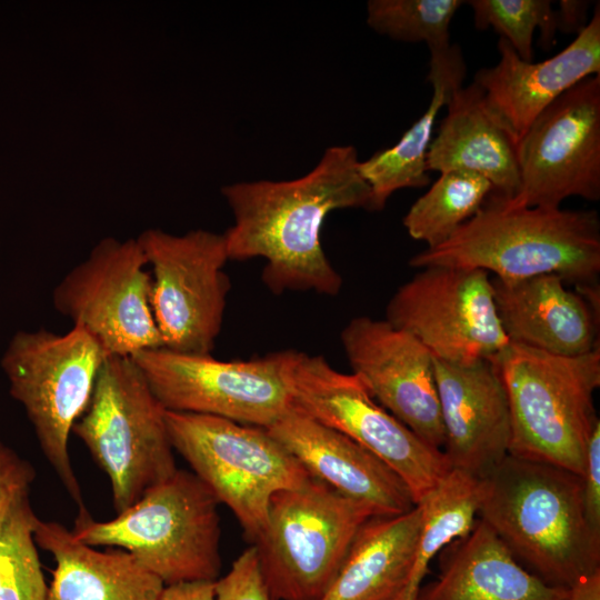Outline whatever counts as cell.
Instances as JSON below:
<instances>
[{
	"label": "cell",
	"mask_w": 600,
	"mask_h": 600,
	"mask_svg": "<svg viewBox=\"0 0 600 600\" xmlns=\"http://www.w3.org/2000/svg\"><path fill=\"white\" fill-rule=\"evenodd\" d=\"M447 114L427 153L428 171L476 172L493 193L513 198L519 190L517 143L488 107L474 82L458 88L447 103Z\"/></svg>",
	"instance_id": "22"
},
{
	"label": "cell",
	"mask_w": 600,
	"mask_h": 600,
	"mask_svg": "<svg viewBox=\"0 0 600 600\" xmlns=\"http://www.w3.org/2000/svg\"><path fill=\"white\" fill-rule=\"evenodd\" d=\"M409 266L477 269L502 281L552 273L576 289L598 284L599 214L518 206L491 192L447 241L418 252Z\"/></svg>",
	"instance_id": "2"
},
{
	"label": "cell",
	"mask_w": 600,
	"mask_h": 600,
	"mask_svg": "<svg viewBox=\"0 0 600 600\" xmlns=\"http://www.w3.org/2000/svg\"><path fill=\"white\" fill-rule=\"evenodd\" d=\"M159 600H216L214 581L164 584Z\"/></svg>",
	"instance_id": "35"
},
{
	"label": "cell",
	"mask_w": 600,
	"mask_h": 600,
	"mask_svg": "<svg viewBox=\"0 0 600 600\" xmlns=\"http://www.w3.org/2000/svg\"><path fill=\"white\" fill-rule=\"evenodd\" d=\"M500 59L479 69L473 81L498 120L519 143L536 118L581 80L600 74V6L586 28L562 51L540 62L522 60L503 39Z\"/></svg>",
	"instance_id": "18"
},
{
	"label": "cell",
	"mask_w": 600,
	"mask_h": 600,
	"mask_svg": "<svg viewBox=\"0 0 600 600\" xmlns=\"http://www.w3.org/2000/svg\"><path fill=\"white\" fill-rule=\"evenodd\" d=\"M444 430V452L452 469L487 476L508 453L511 421L508 398L493 359L460 364L434 359Z\"/></svg>",
	"instance_id": "17"
},
{
	"label": "cell",
	"mask_w": 600,
	"mask_h": 600,
	"mask_svg": "<svg viewBox=\"0 0 600 600\" xmlns=\"http://www.w3.org/2000/svg\"><path fill=\"white\" fill-rule=\"evenodd\" d=\"M32 506H0V600H46Z\"/></svg>",
	"instance_id": "28"
},
{
	"label": "cell",
	"mask_w": 600,
	"mask_h": 600,
	"mask_svg": "<svg viewBox=\"0 0 600 600\" xmlns=\"http://www.w3.org/2000/svg\"><path fill=\"white\" fill-rule=\"evenodd\" d=\"M498 316L511 343L574 357L599 346V316L558 274L492 279Z\"/></svg>",
	"instance_id": "20"
},
{
	"label": "cell",
	"mask_w": 600,
	"mask_h": 600,
	"mask_svg": "<svg viewBox=\"0 0 600 600\" xmlns=\"http://www.w3.org/2000/svg\"><path fill=\"white\" fill-rule=\"evenodd\" d=\"M524 207L559 208L569 197L600 199V74L562 93L532 122L517 146Z\"/></svg>",
	"instance_id": "15"
},
{
	"label": "cell",
	"mask_w": 600,
	"mask_h": 600,
	"mask_svg": "<svg viewBox=\"0 0 600 600\" xmlns=\"http://www.w3.org/2000/svg\"><path fill=\"white\" fill-rule=\"evenodd\" d=\"M359 162L353 146H332L300 178L222 187L233 214V224L223 233L229 260L264 259L262 281L276 294H338L342 278L323 251L321 228L334 210L372 211L371 189Z\"/></svg>",
	"instance_id": "1"
},
{
	"label": "cell",
	"mask_w": 600,
	"mask_h": 600,
	"mask_svg": "<svg viewBox=\"0 0 600 600\" xmlns=\"http://www.w3.org/2000/svg\"><path fill=\"white\" fill-rule=\"evenodd\" d=\"M310 473L374 517H392L416 504L404 482L378 457L346 434L292 407L267 428Z\"/></svg>",
	"instance_id": "19"
},
{
	"label": "cell",
	"mask_w": 600,
	"mask_h": 600,
	"mask_svg": "<svg viewBox=\"0 0 600 600\" xmlns=\"http://www.w3.org/2000/svg\"><path fill=\"white\" fill-rule=\"evenodd\" d=\"M36 478L32 464L0 440V506L28 507Z\"/></svg>",
	"instance_id": "32"
},
{
	"label": "cell",
	"mask_w": 600,
	"mask_h": 600,
	"mask_svg": "<svg viewBox=\"0 0 600 600\" xmlns=\"http://www.w3.org/2000/svg\"><path fill=\"white\" fill-rule=\"evenodd\" d=\"M511 421L509 454L582 476L588 441L599 422L600 348L574 357L509 343L493 358Z\"/></svg>",
	"instance_id": "4"
},
{
	"label": "cell",
	"mask_w": 600,
	"mask_h": 600,
	"mask_svg": "<svg viewBox=\"0 0 600 600\" xmlns=\"http://www.w3.org/2000/svg\"><path fill=\"white\" fill-rule=\"evenodd\" d=\"M371 517L367 506L316 478L276 493L267 524L253 541L272 598L319 600Z\"/></svg>",
	"instance_id": "9"
},
{
	"label": "cell",
	"mask_w": 600,
	"mask_h": 600,
	"mask_svg": "<svg viewBox=\"0 0 600 600\" xmlns=\"http://www.w3.org/2000/svg\"><path fill=\"white\" fill-rule=\"evenodd\" d=\"M421 517L416 504L399 516L368 519L319 600H397L408 579Z\"/></svg>",
	"instance_id": "24"
},
{
	"label": "cell",
	"mask_w": 600,
	"mask_h": 600,
	"mask_svg": "<svg viewBox=\"0 0 600 600\" xmlns=\"http://www.w3.org/2000/svg\"><path fill=\"white\" fill-rule=\"evenodd\" d=\"M569 589L547 584L520 564L491 528L478 519L440 553V573L417 600H567Z\"/></svg>",
	"instance_id": "21"
},
{
	"label": "cell",
	"mask_w": 600,
	"mask_h": 600,
	"mask_svg": "<svg viewBox=\"0 0 600 600\" xmlns=\"http://www.w3.org/2000/svg\"><path fill=\"white\" fill-rule=\"evenodd\" d=\"M137 240L151 266V307L163 347L210 354L222 327L230 280L223 233L142 231Z\"/></svg>",
	"instance_id": "12"
},
{
	"label": "cell",
	"mask_w": 600,
	"mask_h": 600,
	"mask_svg": "<svg viewBox=\"0 0 600 600\" xmlns=\"http://www.w3.org/2000/svg\"><path fill=\"white\" fill-rule=\"evenodd\" d=\"M352 373L374 400L424 442L442 450L444 430L434 358L386 319L352 318L340 333Z\"/></svg>",
	"instance_id": "16"
},
{
	"label": "cell",
	"mask_w": 600,
	"mask_h": 600,
	"mask_svg": "<svg viewBox=\"0 0 600 600\" xmlns=\"http://www.w3.org/2000/svg\"><path fill=\"white\" fill-rule=\"evenodd\" d=\"M386 320L437 360L467 364L493 359L510 343L492 279L477 269L427 267L390 298Z\"/></svg>",
	"instance_id": "14"
},
{
	"label": "cell",
	"mask_w": 600,
	"mask_h": 600,
	"mask_svg": "<svg viewBox=\"0 0 600 600\" xmlns=\"http://www.w3.org/2000/svg\"><path fill=\"white\" fill-rule=\"evenodd\" d=\"M290 378L293 406L383 461L404 482L414 504L452 469L442 450L379 404L357 374L336 370L321 356L294 351Z\"/></svg>",
	"instance_id": "11"
},
{
	"label": "cell",
	"mask_w": 600,
	"mask_h": 600,
	"mask_svg": "<svg viewBox=\"0 0 600 600\" xmlns=\"http://www.w3.org/2000/svg\"><path fill=\"white\" fill-rule=\"evenodd\" d=\"M147 264L137 238H103L56 286L53 307L90 332L108 357L163 347Z\"/></svg>",
	"instance_id": "13"
},
{
	"label": "cell",
	"mask_w": 600,
	"mask_h": 600,
	"mask_svg": "<svg viewBox=\"0 0 600 600\" xmlns=\"http://www.w3.org/2000/svg\"><path fill=\"white\" fill-rule=\"evenodd\" d=\"M294 351L223 361L164 347L131 356L166 411L269 428L293 407Z\"/></svg>",
	"instance_id": "10"
},
{
	"label": "cell",
	"mask_w": 600,
	"mask_h": 600,
	"mask_svg": "<svg viewBox=\"0 0 600 600\" xmlns=\"http://www.w3.org/2000/svg\"><path fill=\"white\" fill-rule=\"evenodd\" d=\"M34 538L54 560L46 600H159L164 583L122 549L98 550L51 520H38Z\"/></svg>",
	"instance_id": "23"
},
{
	"label": "cell",
	"mask_w": 600,
	"mask_h": 600,
	"mask_svg": "<svg viewBox=\"0 0 600 600\" xmlns=\"http://www.w3.org/2000/svg\"><path fill=\"white\" fill-rule=\"evenodd\" d=\"M216 600H274L263 579L257 549H246L214 581Z\"/></svg>",
	"instance_id": "31"
},
{
	"label": "cell",
	"mask_w": 600,
	"mask_h": 600,
	"mask_svg": "<svg viewBox=\"0 0 600 600\" xmlns=\"http://www.w3.org/2000/svg\"><path fill=\"white\" fill-rule=\"evenodd\" d=\"M107 358L90 332L72 326L64 333L20 330L0 361L11 397L23 407L44 458L78 511L87 508L71 464L69 438Z\"/></svg>",
	"instance_id": "6"
},
{
	"label": "cell",
	"mask_w": 600,
	"mask_h": 600,
	"mask_svg": "<svg viewBox=\"0 0 600 600\" xmlns=\"http://www.w3.org/2000/svg\"><path fill=\"white\" fill-rule=\"evenodd\" d=\"M479 519L516 560L547 584L569 589L600 570L582 479L563 468L507 454L481 478Z\"/></svg>",
	"instance_id": "3"
},
{
	"label": "cell",
	"mask_w": 600,
	"mask_h": 600,
	"mask_svg": "<svg viewBox=\"0 0 600 600\" xmlns=\"http://www.w3.org/2000/svg\"><path fill=\"white\" fill-rule=\"evenodd\" d=\"M590 2L584 0H560L556 11L557 31L580 33L588 24Z\"/></svg>",
	"instance_id": "34"
},
{
	"label": "cell",
	"mask_w": 600,
	"mask_h": 600,
	"mask_svg": "<svg viewBox=\"0 0 600 600\" xmlns=\"http://www.w3.org/2000/svg\"><path fill=\"white\" fill-rule=\"evenodd\" d=\"M480 494V478L451 469L418 503L421 526L408 579L397 600H417L432 559L473 529Z\"/></svg>",
	"instance_id": "26"
},
{
	"label": "cell",
	"mask_w": 600,
	"mask_h": 600,
	"mask_svg": "<svg viewBox=\"0 0 600 600\" xmlns=\"http://www.w3.org/2000/svg\"><path fill=\"white\" fill-rule=\"evenodd\" d=\"M493 187L484 177L464 170L440 173L429 190L419 197L402 219L408 234L437 247L471 219Z\"/></svg>",
	"instance_id": "27"
},
{
	"label": "cell",
	"mask_w": 600,
	"mask_h": 600,
	"mask_svg": "<svg viewBox=\"0 0 600 600\" xmlns=\"http://www.w3.org/2000/svg\"><path fill=\"white\" fill-rule=\"evenodd\" d=\"M74 433L107 474L120 513L178 469L158 401L131 357H108Z\"/></svg>",
	"instance_id": "7"
},
{
	"label": "cell",
	"mask_w": 600,
	"mask_h": 600,
	"mask_svg": "<svg viewBox=\"0 0 600 600\" xmlns=\"http://www.w3.org/2000/svg\"><path fill=\"white\" fill-rule=\"evenodd\" d=\"M581 479L586 520L592 533L600 538V421L588 441Z\"/></svg>",
	"instance_id": "33"
},
{
	"label": "cell",
	"mask_w": 600,
	"mask_h": 600,
	"mask_svg": "<svg viewBox=\"0 0 600 600\" xmlns=\"http://www.w3.org/2000/svg\"><path fill=\"white\" fill-rule=\"evenodd\" d=\"M218 504L192 471L177 469L111 520L78 511L71 531L88 546L129 552L164 584L216 581L221 570Z\"/></svg>",
	"instance_id": "5"
},
{
	"label": "cell",
	"mask_w": 600,
	"mask_h": 600,
	"mask_svg": "<svg viewBox=\"0 0 600 600\" xmlns=\"http://www.w3.org/2000/svg\"><path fill=\"white\" fill-rule=\"evenodd\" d=\"M430 53L427 80L432 87V97L428 108L394 146L359 162V172L371 189L372 211L382 210L396 191L422 188L430 182L427 153L437 116L466 77V64L459 47L450 44L430 50Z\"/></svg>",
	"instance_id": "25"
},
{
	"label": "cell",
	"mask_w": 600,
	"mask_h": 600,
	"mask_svg": "<svg viewBox=\"0 0 600 600\" xmlns=\"http://www.w3.org/2000/svg\"><path fill=\"white\" fill-rule=\"evenodd\" d=\"M462 0H370L367 23L397 41L424 42L429 50L450 46L449 27Z\"/></svg>",
	"instance_id": "29"
},
{
	"label": "cell",
	"mask_w": 600,
	"mask_h": 600,
	"mask_svg": "<svg viewBox=\"0 0 600 600\" xmlns=\"http://www.w3.org/2000/svg\"><path fill=\"white\" fill-rule=\"evenodd\" d=\"M166 422L173 450L233 512L252 542L267 524L271 498L312 478L264 428L171 411Z\"/></svg>",
	"instance_id": "8"
},
{
	"label": "cell",
	"mask_w": 600,
	"mask_h": 600,
	"mask_svg": "<svg viewBox=\"0 0 600 600\" xmlns=\"http://www.w3.org/2000/svg\"><path fill=\"white\" fill-rule=\"evenodd\" d=\"M567 600H600V570L579 578L569 588Z\"/></svg>",
	"instance_id": "36"
},
{
	"label": "cell",
	"mask_w": 600,
	"mask_h": 600,
	"mask_svg": "<svg viewBox=\"0 0 600 600\" xmlns=\"http://www.w3.org/2000/svg\"><path fill=\"white\" fill-rule=\"evenodd\" d=\"M479 30L491 27L524 61H533V33L540 30V42L550 47L557 32L556 11L549 0H470Z\"/></svg>",
	"instance_id": "30"
}]
</instances>
